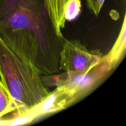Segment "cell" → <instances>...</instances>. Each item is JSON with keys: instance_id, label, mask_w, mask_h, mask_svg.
<instances>
[{"instance_id": "cell-2", "label": "cell", "mask_w": 126, "mask_h": 126, "mask_svg": "<svg viewBox=\"0 0 126 126\" xmlns=\"http://www.w3.org/2000/svg\"><path fill=\"white\" fill-rule=\"evenodd\" d=\"M42 76L35 66L0 38V78L14 101L16 114L36 105L50 94Z\"/></svg>"}, {"instance_id": "cell-4", "label": "cell", "mask_w": 126, "mask_h": 126, "mask_svg": "<svg viewBox=\"0 0 126 126\" xmlns=\"http://www.w3.org/2000/svg\"><path fill=\"white\" fill-rule=\"evenodd\" d=\"M103 54L89 50L78 40L65 39L59 55V69L68 76L88 74L100 62Z\"/></svg>"}, {"instance_id": "cell-6", "label": "cell", "mask_w": 126, "mask_h": 126, "mask_svg": "<svg viewBox=\"0 0 126 126\" xmlns=\"http://www.w3.org/2000/svg\"><path fill=\"white\" fill-rule=\"evenodd\" d=\"M68 0H44L46 7L58 36L63 37L62 30L65 28L66 20L64 17L65 6Z\"/></svg>"}, {"instance_id": "cell-1", "label": "cell", "mask_w": 126, "mask_h": 126, "mask_svg": "<svg viewBox=\"0 0 126 126\" xmlns=\"http://www.w3.org/2000/svg\"><path fill=\"white\" fill-rule=\"evenodd\" d=\"M0 38L43 75L60 71L65 38L55 32L44 0H0Z\"/></svg>"}, {"instance_id": "cell-8", "label": "cell", "mask_w": 126, "mask_h": 126, "mask_svg": "<svg viewBox=\"0 0 126 126\" xmlns=\"http://www.w3.org/2000/svg\"><path fill=\"white\" fill-rule=\"evenodd\" d=\"M81 11L80 0H68L65 6L64 17L66 21H71L78 17Z\"/></svg>"}, {"instance_id": "cell-3", "label": "cell", "mask_w": 126, "mask_h": 126, "mask_svg": "<svg viewBox=\"0 0 126 126\" xmlns=\"http://www.w3.org/2000/svg\"><path fill=\"white\" fill-rule=\"evenodd\" d=\"M77 91L63 86H57L42 102L32 108L14 114V117L0 119V125L19 126L29 124L36 119L60 111L81 98Z\"/></svg>"}, {"instance_id": "cell-7", "label": "cell", "mask_w": 126, "mask_h": 126, "mask_svg": "<svg viewBox=\"0 0 126 126\" xmlns=\"http://www.w3.org/2000/svg\"><path fill=\"white\" fill-rule=\"evenodd\" d=\"M16 110L14 101L0 78V119Z\"/></svg>"}, {"instance_id": "cell-5", "label": "cell", "mask_w": 126, "mask_h": 126, "mask_svg": "<svg viewBox=\"0 0 126 126\" xmlns=\"http://www.w3.org/2000/svg\"><path fill=\"white\" fill-rule=\"evenodd\" d=\"M126 49V23L124 17L120 33L109 52L102 56L97 66L107 74L117 66L125 55Z\"/></svg>"}, {"instance_id": "cell-9", "label": "cell", "mask_w": 126, "mask_h": 126, "mask_svg": "<svg viewBox=\"0 0 126 126\" xmlns=\"http://www.w3.org/2000/svg\"><path fill=\"white\" fill-rule=\"evenodd\" d=\"M89 9L96 16L100 12L105 0H86Z\"/></svg>"}]
</instances>
